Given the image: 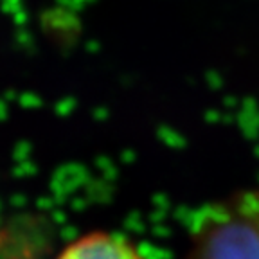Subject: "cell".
Returning <instances> with one entry per match:
<instances>
[{
	"instance_id": "cell-1",
	"label": "cell",
	"mask_w": 259,
	"mask_h": 259,
	"mask_svg": "<svg viewBox=\"0 0 259 259\" xmlns=\"http://www.w3.org/2000/svg\"><path fill=\"white\" fill-rule=\"evenodd\" d=\"M184 259H259V189L207 205L191 227Z\"/></svg>"
},
{
	"instance_id": "cell-2",
	"label": "cell",
	"mask_w": 259,
	"mask_h": 259,
	"mask_svg": "<svg viewBox=\"0 0 259 259\" xmlns=\"http://www.w3.org/2000/svg\"><path fill=\"white\" fill-rule=\"evenodd\" d=\"M56 259H146L126 236L94 231L70 241Z\"/></svg>"
}]
</instances>
